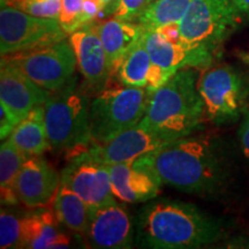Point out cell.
I'll list each match as a JSON object with an SVG mask.
<instances>
[{
    "mask_svg": "<svg viewBox=\"0 0 249 249\" xmlns=\"http://www.w3.org/2000/svg\"><path fill=\"white\" fill-rule=\"evenodd\" d=\"M158 33L164 37L165 39L169 40L174 44H186L183 42L182 35H181V29H180V22H173V23H167L164 26H160L157 28Z\"/></svg>",
    "mask_w": 249,
    "mask_h": 249,
    "instance_id": "33",
    "label": "cell"
},
{
    "mask_svg": "<svg viewBox=\"0 0 249 249\" xmlns=\"http://www.w3.org/2000/svg\"><path fill=\"white\" fill-rule=\"evenodd\" d=\"M135 241L152 249H194L217 244L227 236L219 218L195 204L177 200H151L136 214Z\"/></svg>",
    "mask_w": 249,
    "mask_h": 249,
    "instance_id": "2",
    "label": "cell"
},
{
    "mask_svg": "<svg viewBox=\"0 0 249 249\" xmlns=\"http://www.w3.org/2000/svg\"><path fill=\"white\" fill-rule=\"evenodd\" d=\"M61 185L76 193L89 207L114 202L108 165L88 160L77 154L70 157L60 173Z\"/></svg>",
    "mask_w": 249,
    "mask_h": 249,
    "instance_id": "10",
    "label": "cell"
},
{
    "mask_svg": "<svg viewBox=\"0 0 249 249\" xmlns=\"http://www.w3.org/2000/svg\"><path fill=\"white\" fill-rule=\"evenodd\" d=\"M248 107H249V105H248Z\"/></svg>",
    "mask_w": 249,
    "mask_h": 249,
    "instance_id": "38",
    "label": "cell"
},
{
    "mask_svg": "<svg viewBox=\"0 0 249 249\" xmlns=\"http://www.w3.org/2000/svg\"><path fill=\"white\" fill-rule=\"evenodd\" d=\"M242 13L249 14V0H234Z\"/></svg>",
    "mask_w": 249,
    "mask_h": 249,
    "instance_id": "34",
    "label": "cell"
},
{
    "mask_svg": "<svg viewBox=\"0 0 249 249\" xmlns=\"http://www.w3.org/2000/svg\"><path fill=\"white\" fill-rule=\"evenodd\" d=\"M53 210L60 224L85 235L89 223V205L76 193L60 185L53 200Z\"/></svg>",
    "mask_w": 249,
    "mask_h": 249,
    "instance_id": "22",
    "label": "cell"
},
{
    "mask_svg": "<svg viewBox=\"0 0 249 249\" xmlns=\"http://www.w3.org/2000/svg\"><path fill=\"white\" fill-rule=\"evenodd\" d=\"M204 119L222 126L238 121L249 105V77L232 65L208 67L198 81Z\"/></svg>",
    "mask_w": 249,
    "mask_h": 249,
    "instance_id": "6",
    "label": "cell"
},
{
    "mask_svg": "<svg viewBox=\"0 0 249 249\" xmlns=\"http://www.w3.org/2000/svg\"><path fill=\"white\" fill-rule=\"evenodd\" d=\"M51 91L36 85L22 71L9 62H1L0 101L18 120L48 101Z\"/></svg>",
    "mask_w": 249,
    "mask_h": 249,
    "instance_id": "16",
    "label": "cell"
},
{
    "mask_svg": "<svg viewBox=\"0 0 249 249\" xmlns=\"http://www.w3.org/2000/svg\"><path fill=\"white\" fill-rule=\"evenodd\" d=\"M241 20L242 12L234 0H192L180 21V29L187 45L218 54Z\"/></svg>",
    "mask_w": 249,
    "mask_h": 249,
    "instance_id": "7",
    "label": "cell"
},
{
    "mask_svg": "<svg viewBox=\"0 0 249 249\" xmlns=\"http://www.w3.org/2000/svg\"><path fill=\"white\" fill-rule=\"evenodd\" d=\"M238 57L240 58L246 65H248L249 66V52H246V51L238 52Z\"/></svg>",
    "mask_w": 249,
    "mask_h": 249,
    "instance_id": "35",
    "label": "cell"
},
{
    "mask_svg": "<svg viewBox=\"0 0 249 249\" xmlns=\"http://www.w3.org/2000/svg\"><path fill=\"white\" fill-rule=\"evenodd\" d=\"M150 4V0H113L107 7L108 13L113 14L114 18L124 21H134L141 12Z\"/></svg>",
    "mask_w": 249,
    "mask_h": 249,
    "instance_id": "28",
    "label": "cell"
},
{
    "mask_svg": "<svg viewBox=\"0 0 249 249\" xmlns=\"http://www.w3.org/2000/svg\"><path fill=\"white\" fill-rule=\"evenodd\" d=\"M149 95L141 87L102 90L90 103V133L92 143H107L136 126L147 110Z\"/></svg>",
    "mask_w": 249,
    "mask_h": 249,
    "instance_id": "5",
    "label": "cell"
},
{
    "mask_svg": "<svg viewBox=\"0 0 249 249\" xmlns=\"http://www.w3.org/2000/svg\"><path fill=\"white\" fill-rule=\"evenodd\" d=\"M18 123L20 120L4 104H1V107H0V139L1 141L11 136Z\"/></svg>",
    "mask_w": 249,
    "mask_h": 249,
    "instance_id": "30",
    "label": "cell"
},
{
    "mask_svg": "<svg viewBox=\"0 0 249 249\" xmlns=\"http://www.w3.org/2000/svg\"><path fill=\"white\" fill-rule=\"evenodd\" d=\"M150 66V54H149L142 36V38L126 54L118 68L117 71L120 82L127 87L145 88Z\"/></svg>",
    "mask_w": 249,
    "mask_h": 249,
    "instance_id": "24",
    "label": "cell"
},
{
    "mask_svg": "<svg viewBox=\"0 0 249 249\" xmlns=\"http://www.w3.org/2000/svg\"><path fill=\"white\" fill-rule=\"evenodd\" d=\"M133 226L126 209L114 201L89 207V223L83 236L92 248H130L134 238Z\"/></svg>",
    "mask_w": 249,
    "mask_h": 249,
    "instance_id": "12",
    "label": "cell"
},
{
    "mask_svg": "<svg viewBox=\"0 0 249 249\" xmlns=\"http://www.w3.org/2000/svg\"><path fill=\"white\" fill-rule=\"evenodd\" d=\"M239 145L246 160L249 163V107H247L242 114V120L238 129Z\"/></svg>",
    "mask_w": 249,
    "mask_h": 249,
    "instance_id": "31",
    "label": "cell"
},
{
    "mask_svg": "<svg viewBox=\"0 0 249 249\" xmlns=\"http://www.w3.org/2000/svg\"><path fill=\"white\" fill-rule=\"evenodd\" d=\"M59 224L55 213L42 208L26 213L22 248H68L71 239L61 231Z\"/></svg>",
    "mask_w": 249,
    "mask_h": 249,
    "instance_id": "19",
    "label": "cell"
},
{
    "mask_svg": "<svg viewBox=\"0 0 249 249\" xmlns=\"http://www.w3.org/2000/svg\"><path fill=\"white\" fill-rule=\"evenodd\" d=\"M114 197L126 203L149 202L160 194L161 183L147 171L138 169L133 161L108 165Z\"/></svg>",
    "mask_w": 249,
    "mask_h": 249,
    "instance_id": "17",
    "label": "cell"
},
{
    "mask_svg": "<svg viewBox=\"0 0 249 249\" xmlns=\"http://www.w3.org/2000/svg\"><path fill=\"white\" fill-rule=\"evenodd\" d=\"M143 40L152 64L172 73L183 68L207 70L213 65L217 55L205 48L174 44L165 39L157 30L145 29Z\"/></svg>",
    "mask_w": 249,
    "mask_h": 249,
    "instance_id": "15",
    "label": "cell"
},
{
    "mask_svg": "<svg viewBox=\"0 0 249 249\" xmlns=\"http://www.w3.org/2000/svg\"><path fill=\"white\" fill-rule=\"evenodd\" d=\"M27 157L11 138L1 141L0 147V189H1V205L14 207L18 202L15 185L21 167Z\"/></svg>",
    "mask_w": 249,
    "mask_h": 249,
    "instance_id": "21",
    "label": "cell"
},
{
    "mask_svg": "<svg viewBox=\"0 0 249 249\" xmlns=\"http://www.w3.org/2000/svg\"><path fill=\"white\" fill-rule=\"evenodd\" d=\"M61 185L60 174L40 156L24 160L15 185L18 201L28 208H44L54 200Z\"/></svg>",
    "mask_w": 249,
    "mask_h": 249,
    "instance_id": "13",
    "label": "cell"
},
{
    "mask_svg": "<svg viewBox=\"0 0 249 249\" xmlns=\"http://www.w3.org/2000/svg\"><path fill=\"white\" fill-rule=\"evenodd\" d=\"M26 213L2 207L0 213V248H22Z\"/></svg>",
    "mask_w": 249,
    "mask_h": 249,
    "instance_id": "25",
    "label": "cell"
},
{
    "mask_svg": "<svg viewBox=\"0 0 249 249\" xmlns=\"http://www.w3.org/2000/svg\"><path fill=\"white\" fill-rule=\"evenodd\" d=\"M27 158L40 156L50 148L44 119V105L30 111L9 136Z\"/></svg>",
    "mask_w": 249,
    "mask_h": 249,
    "instance_id": "20",
    "label": "cell"
},
{
    "mask_svg": "<svg viewBox=\"0 0 249 249\" xmlns=\"http://www.w3.org/2000/svg\"><path fill=\"white\" fill-rule=\"evenodd\" d=\"M83 1L85 0H62L59 22L67 35L81 29Z\"/></svg>",
    "mask_w": 249,
    "mask_h": 249,
    "instance_id": "27",
    "label": "cell"
},
{
    "mask_svg": "<svg viewBox=\"0 0 249 249\" xmlns=\"http://www.w3.org/2000/svg\"><path fill=\"white\" fill-rule=\"evenodd\" d=\"M161 185L201 197H218L232 181V160L217 136L187 135L133 161Z\"/></svg>",
    "mask_w": 249,
    "mask_h": 249,
    "instance_id": "1",
    "label": "cell"
},
{
    "mask_svg": "<svg viewBox=\"0 0 249 249\" xmlns=\"http://www.w3.org/2000/svg\"><path fill=\"white\" fill-rule=\"evenodd\" d=\"M90 103L88 88H82L74 75L60 89L51 91L44 104L50 148L71 157L92 144Z\"/></svg>",
    "mask_w": 249,
    "mask_h": 249,
    "instance_id": "4",
    "label": "cell"
},
{
    "mask_svg": "<svg viewBox=\"0 0 249 249\" xmlns=\"http://www.w3.org/2000/svg\"><path fill=\"white\" fill-rule=\"evenodd\" d=\"M203 119L197 74L194 68H183L150 95L139 124L172 142L194 133Z\"/></svg>",
    "mask_w": 249,
    "mask_h": 249,
    "instance_id": "3",
    "label": "cell"
},
{
    "mask_svg": "<svg viewBox=\"0 0 249 249\" xmlns=\"http://www.w3.org/2000/svg\"><path fill=\"white\" fill-rule=\"evenodd\" d=\"M113 1V0H101V2H102V5H103V7H107L108 5L111 4V2ZM103 11H104V9H103Z\"/></svg>",
    "mask_w": 249,
    "mask_h": 249,
    "instance_id": "36",
    "label": "cell"
},
{
    "mask_svg": "<svg viewBox=\"0 0 249 249\" xmlns=\"http://www.w3.org/2000/svg\"><path fill=\"white\" fill-rule=\"evenodd\" d=\"M59 18L34 17L8 6L0 11V52L7 55L30 51L66 39Z\"/></svg>",
    "mask_w": 249,
    "mask_h": 249,
    "instance_id": "8",
    "label": "cell"
},
{
    "mask_svg": "<svg viewBox=\"0 0 249 249\" xmlns=\"http://www.w3.org/2000/svg\"><path fill=\"white\" fill-rule=\"evenodd\" d=\"M192 0H155L141 12L135 22L147 30H155L167 23L180 22Z\"/></svg>",
    "mask_w": 249,
    "mask_h": 249,
    "instance_id": "23",
    "label": "cell"
},
{
    "mask_svg": "<svg viewBox=\"0 0 249 249\" xmlns=\"http://www.w3.org/2000/svg\"><path fill=\"white\" fill-rule=\"evenodd\" d=\"M103 9L104 7H103L101 0H85L83 1L82 18H81V28L91 23Z\"/></svg>",
    "mask_w": 249,
    "mask_h": 249,
    "instance_id": "32",
    "label": "cell"
},
{
    "mask_svg": "<svg viewBox=\"0 0 249 249\" xmlns=\"http://www.w3.org/2000/svg\"><path fill=\"white\" fill-rule=\"evenodd\" d=\"M62 0H1V6H8L34 17L59 18Z\"/></svg>",
    "mask_w": 249,
    "mask_h": 249,
    "instance_id": "26",
    "label": "cell"
},
{
    "mask_svg": "<svg viewBox=\"0 0 249 249\" xmlns=\"http://www.w3.org/2000/svg\"><path fill=\"white\" fill-rule=\"evenodd\" d=\"M70 42L76 55L80 73L89 91L101 92L112 75L107 54L96 26H85L71 34Z\"/></svg>",
    "mask_w": 249,
    "mask_h": 249,
    "instance_id": "14",
    "label": "cell"
},
{
    "mask_svg": "<svg viewBox=\"0 0 249 249\" xmlns=\"http://www.w3.org/2000/svg\"><path fill=\"white\" fill-rule=\"evenodd\" d=\"M96 29L104 46L111 74L116 73L124 58L142 38L145 31L144 27L138 22L117 18L96 24Z\"/></svg>",
    "mask_w": 249,
    "mask_h": 249,
    "instance_id": "18",
    "label": "cell"
},
{
    "mask_svg": "<svg viewBox=\"0 0 249 249\" xmlns=\"http://www.w3.org/2000/svg\"><path fill=\"white\" fill-rule=\"evenodd\" d=\"M170 142L158 133L143 128L138 124L119 134L111 141L107 143H92L88 149L79 154L85 156L88 160L105 165L128 163Z\"/></svg>",
    "mask_w": 249,
    "mask_h": 249,
    "instance_id": "11",
    "label": "cell"
},
{
    "mask_svg": "<svg viewBox=\"0 0 249 249\" xmlns=\"http://www.w3.org/2000/svg\"><path fill=\"white\" fill-rule=\"evenodd\" d=\"M1 62L17 66L36 85L49 91H55L66 85L77 65L73 46L66 39L45 48L2 55Z\"/></svg>",
    "mask_w": 249,
    "mask_h": 249,
    "instance_id": "9",
    "label": "cell"
},
{
    "mask_svg": "<svg viewBox=\"0 0 249 249\" xmlns=\"http://www.w3.org/2000/svg\"><path fill=\"white\" fill-rule=\"evenodd\" d=\"M152 1H155V0H150V2H152Z\"/></svg>",
    "mask_w": 249,
    "mask_h": 249,
    "instance_id": "37",
    "label": "cell"
},
{
    "mask_svg": "<svg viewBox=\"0 0 249 249\" xmlns=\"http://www.w3.org/2000/svg\"><path fill=\"white\" fill-rule=\"evenodd\" d=\"M174 74L176 73L165 71L161 67L156 66V65L151 62L150 70H149L148 74V82L147 86H145V89H147L149 95H152L156 90H158L160 87H163Z\"/></svg>",
    "mask_w": 249,
    "mask_h": 249,
    "instance_id": "29",
    "label": "cell"
}]
</instances>
